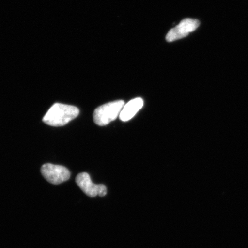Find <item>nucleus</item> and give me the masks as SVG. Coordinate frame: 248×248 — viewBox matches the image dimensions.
I'll return each instance as SVG.
<instances>
[{"instance_id":"5","label":"nucleus","mask_w":248,"mask_h":248,"mask_svg":"<svg viewBox=\"0 0 248 248\" xmlns=\"http://www.w3.org/2000/svg\"><path fill=\"white\" fill-rule=\"evenodd\" d=\"M200 25V21L186 18L181 21L177 26L170 30L166 35L167 42H172L185 38L188 34L194 32Z\"/></svg>"},{"instance_id":"6","label":"nucleus","mask_w":248,"mask_h":248,"mask_svg":"<svg viewBox=\"0 0 248 248\" xmlns=\"http://www.w3.org/2000/svg\"><path fill=\"white\" fill-rule=\"evenodd\" d=\"M144 101L141 98H136L130 101L123 108L120 114V119L126 122L132 119L143 107Z\"/></svg>"},{"instance_id":"3","label":"nucleus","mask_w":248,"mask_h":248,"mask_svg":"<svg viewBox=\"0 0 248 248\" xmlns=\"http://www.w3.org/2000/svg\"><path fill=\"white\" fill-rule=\"evenodd\" d=\"M41 173L46 181L53 185H60L70 178L69 170L66 167L51 163L43 164Z\"/></svg>"},{"instance_id":"4","label":"nucleus","mask_w":248,"mask_h":248,"mask_svg":"<svg viewBox=\"0 0 248 248\" xmlns=\"http://www.w3.org/2000/svg\"><path fill=\"white\" fill-rule=\"evenodd\" d=\"M76 182L79 187L90 197H104L107 194L106 186L93 184L88 173L82 172L77 176Z\"/></svg>"},{"instance_id":"1","label":"nucleus","mask_w":248,"mask_h":248,"mask_svg":"<svg viewBox=\"0 0 248 248\" xmlns=\"http://www.w3.org/2000/svg\"><path fill=\"white\" fill-rule=\"evenodd\" d=\"M79 114V108L76 107L55 103L43 117V122L51 126H63L75 119L78 116Z\"/></svg>"},{"instance_id":"2","label":"nucleus","mask_w":248,"mask_h":248,"mask_svg":"<svg viewBox=\"0 0 248 248\" xmlns=\"http://www.w3.org/2000/svg\"><path fill=\"white\" fill-rule=\"evenodd\" d=\"M124 107V101L117 100L105 104L99 107L93 113V120L98 126L108 125L120 116Z\"/></svg>"}]
</instances>
